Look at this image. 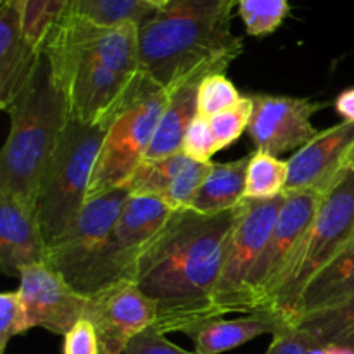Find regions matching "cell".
Masks as SVG:
<instances>
[{"label": "cell", "mask_w": 354, "mask_h": 354, "mask_svg": "<svg viewBox=\"0 0 354 354\" xmlns=\"http://www.w3.org/2000/svg\"><path fill=\"white\" fill-rule=\"evenodd\" d=\"M239 206L203 214L178 209L137 261L133 283L158 306L154 328L190 334L220 318L214 290L220 282Z\"/></svg>", "instance_id": "1"}, {"label": "cell", "mask_w": 354, "mask_h": 354, "mask_svg": "<svg viewBox=\"0 0 354 354\" xmlns=\"http://www.w3.org/2000/svg\"><path fill=\"white\" fill-rule=\"evenodd\" d=\"M137 23L102 26L64 14L44 44L69 116L83 123L113 120L142 76Z\"/></svg>", "instance_id": "2"}, {"label": "cell", "mask_w": 354, "mask_h": 354, "mask_svg": "<svg viewBox=\"0 0 354 354\" xmlns=\"http://www.w3.org/2000/svg\"><path fill=\"white\" fill-rule=\"evenodd\" d=\"M237 0H169L138 28L140 66L168 88L197 69L227 73L241 55L242 38L230 30Z\"/></svg>", "instance_id": "3"}, {"label": "cell", "mask_w": 354, "mask_h": 354, "mask_svg": "<svg viewBox=\"0 0 354 354\" xmlns=\"http://www.w3.org/2000/svg\"><path fill=\"white\" fill-rule=\"evenodd\" d=\"M0 154V192L37 204L38 190L69 121V106L41 48L37 68L12 106Z\"/></svg>", "instance_id": "4"}, {"label": "cell", "mask_w": 354, "mask_h": 354, "mask_svg": "<svg viewBox=\"0 0 354 354\" xmlns=\"http://www.w3.org/2000/svg\"><path fill=\"white\" fill-rule=\"evenodd\" d=\"M109 124V121L88 124L69 118L37 197L38 220L47 245L68 230L85 204Z\"/></svg>", "instance_id": "5"}, {"label": "cell", "mask_w": 354, "mask_h": 354, "mask_svg": "<svg viewBox=\"0 0 354 354\" xmlns=\"http://www.w3.org/2000/svg\"><path fill=\"white\" fill-rule=\"evenodd\" d=\"M354 242V169L346 168L322 196L299 256L277 290L268 311L294 324L308 283Z\"/></svg>", "instance_id": "6"}, {"label": "cell", "mask_w": 354, "mask_h": 354, "mask_svg": "<svg viewBox=\"0 0 354 354\" xmlns=\"http://www.w3.org/2000/svg\"><path fill=\"white\" fill-rule=\"evenodd\" d=\"M168 102V90L142 71L137 86L111 120L100 147L88 197L128 185L149 151Z\"/></svg>", "instance_id": "7"}, {"label": "cell", "mask_w": 354, "mask_h": 354, "mask_svg": "<svg viewBox=\"0 0 354 354\" xmlns=\"http://www.w3.org/2000/svg\"><path fill=\"white\" fill-rule=\"evenodd\" d=\"M173 214L175 209L162 201L130 194L109 237L71 286L90 297L120 283H133L138 258Z\"/></svg>", "instance_id": "8"}, {"label": "cell", "mask_w": 354, "mask_h": 354, "mask_svg": "<svg viewBox=\"0 0 354 354\" xmlns=\"http://www.w3.org/2000/svg\"><path fill=\"white\" fill-rule=\"evenodd\" d=\"M283 201L286 194L273 199H244L239 204L227 258L213 297L220 317L227 313H252L249 283L272 235Z\"/></svg>", "instance_id": "9"}, {"label": "cell", "mask_w": 354, "mask_h": 354, "mask_svg": "<svg viewBox=\"0 0 354 354\" xmlns=\"http://www.w3.org/2000/svg\"><path fill=\"white\" fill-rule=\"evenodd\" d=\"M320 199L322 196L313 192L286 194L275 227L249 283L252 313L268 311L272 306L277 290L289 277L299 256L304 239L320 206Z\"/></svg>", "instance_id": "10"}, {"label": "cell", "mask_w": 354, "mask_h": 354, "mask_svg": "<svg viewBox=\"0 0 354 354\" xmlns=\"http://www.w3.org/2000/svg\"><path fill=\"white\" fill-rule=\"evenodd\" d=\"M130 194L123 185L88 197L68 230L48 244L45 263L71 283L109 237Z\"/></svg>", "instance_id": "11"}, {"label": "cell", "mask_w": 354, "mask_h": 354, "mask_svg": "<svg viewBox=\"0 0 354 354\" xmlns=\"http://www.w3.org/2000/svg\"><path fill=\"white\" fill-rule=\"evenodd\" d=\"M83 318L93 325L100 354H123L128 342L154 327L158 306L137 283H120L86 299Z\"/></svg>", "instance_id": "12"}, {"label": "cell", "mask_w": 354, "mask_h": 354, "mask_svg": "<svg viewBox=\"0 0 354 354\" xmlns=\"http://www.w3.org/2000/svg\"><path fill=\"white\" fill-rule=\"evenodd\" d=\"M252 102L254 111L248 131L256 151L279 158L289 151H299L318 133L311 118L324 104L270 93H256Z\"/></svg>", "instance_id": "13"}, {"label": "cell", "mask_w": 354, "mask_h": 354, "mask_svg": "<svg viewBox=\"0 0 354 354\" xmlns=\"http://www.w3.org/2000/svg\"><path fill=\"white\" fill-rule=\"evenodd\" d=\"M17 292L31 328L41 327L57 335H66L82 320L88 299L47 263L24 268Z\"/></svg>", "instance_id": "14"}, {"label": "cell", "mask_w": 354, "mask_h": 354, "mask_svg": "<svg viewBox=\"0 0 354 354\" xmlns=\"http://www.w3.org/2000/svg\"><path fill=\"white\" fill-rule=\"evenodd\" d=\"M354 149V121H342L318 131L287 161L286 194L313 192L324 196L348 168Z\"/></svg>", "instance_id": "15"}, {"label": "cell", "mask_w": 354, "mask_h": 354, "mask_svg": "<svg viewBox=\"0 0 354 354\" xmlns=\"http://www.w3.org/2000/svg\"><path fill=\"white\" fill-rule=\"evenodd\" d=\"M47 249L37 204L0 192V268L3 275L19 277L28 266L45 263Z\"/></svg>", "instance_id": "16"}, {"label": "cell", "mask_w": 354, "mask_h": 354, "mask_svg": "<svg viewBox=\"0 0 354 354\" xmlns=\"http://www.w3.org/2000/svg\"><path fill=\"white\" fill-rule=\"evenodd\" d=\"M211 165L213 162L196 161L185 152L161 159H144L128 182V189L137 196L162 201L175 211L187 209Z\"/></svg>", "instance_id": "17"}, {"label": "cell", "mask_w": 354, "mask_h": 354, "mask_svg": "<svg viewBox=\"0 0 354 354\" xmlns=\"http://www.w3.org/2000/svg\"><path fill=\"white\" fill-rule=\"evenodd\" d=\"M40 54L23 33V2L0 3V109L7 113L19 97Z\"/></svg>", "instance_id": "18"}, {"label": "cell", "mask_w": 354, "mask_h": 354, "mask_svg": "<svg viewBox=\"0 0 354 354\" xmlns=\"http://www.w3.org/2000/svg\"><path fill=\"white\" fill-rule=\"evenodd\" d=\"M211 69H197L183 78L176 80L168 86V102L159 120L158 130L152 137L145 159H161L182 152L183 138L187 128L190 127L199 114V85L207 75H213Z\"/></svg>", "instance_id": "19"}, {"label": "cell", "mask_w": 354, "mask_h": 354, "mask_svg": "<svg viewBox=\"0 0 354 354\" xmlns=\"http://www.w3.org/2000/svg\"><path fill=\"white\" fill-rule=\"evenodd\" d=\"M289 324L280 315L272 311H254L249 317L237 320L206 322L190 332V337L196 342L197 354H220L239 348L252 339L265 334H275Z\"/></svg>", "instance_id": "20"}, {"label": "cell", "mask_w": 354, "mask_h": 354, "mask_svg": "<svg viewBox=\"0 0 354 354\" xmlns=\"http://www.w3.org/2000/svg\"><path fill=\"white\" fill-rule=\"evenodd\" d=\"M354 297V242L328 263L306 286L296 311L299 318L341 304Z\"/></svg>", "instance_id": "21"}, {"label": "cell", "mask_w": 354, "mask_h": 354, "mask_svg": "<svg viewBox=\"0 0 354 354\" xmlns=\"http://www.w3.org/2000/svg\"><path fill=\"white\" fill-rule=\"evenodd\" d=\"M251 156L232 162H213L209 173L194 194L189 209L203 214L234 209L245 199V180Z\"/></svg>", "instance_id": "22"}, {"label": "cell", "mask_w": 354, "mask_h": 354, "mask_svg": "<svg viewBox=\"0 0 354 354\" xmlns=\"http://www.w3.org/2000/svg\"><path fill=\"white\" fill-rule=\"evenodd\" d=\"M292 325L306 332L320 346H335L354 353V297L306 315Z\"/></svg>", "instance_id": "23"}, {"label": "cell", "mask_w": 354, "mask_h": 354, "mask_svg": "<svg viewBox=\"0 0 354 354\" xmlns=\"http://www.w3.org/2000/svg\"><path fill=\"white\" fill-rule=\"evenodd\" d=\"M154 10L144 0H69L66 14L102 26H116L123 23L142 24Z\"/></svg>", "instance_id": "24"}, {"label": "cell", "mask_w": 354, "mask_h": 354, "mask_svg": "<svg viewBox=\"0 0 354 354\" xmlns=\"http://www.w3.org/2000/svg\"><path fill=\"white\" fill-rule=\"evenodd\" d=\"M289 166L277 156L256 151L251 154L245 180V199H273L286 194Z\"/></svg>", "instance_id": "25"}, {"label": "cell", "mask_w": 354, "mask_h": 354, "mask_svg": "<svg viewBox=\"0 0 354 354\" xmlns=\"http://www.w3.org/2000/svg\"><path fill=\"white\" fill-rule=\"evenodd\" d=\"M23 33L30 45L41 50L52 28L66 14L69 0H21Z\"/></svg>", "instance_id": "26"}, {"label": "cell", "mask_w": 354, "mask_h": 354, "mask_svg": "<svg viewBox=\"0 0 354 354\" xmlns=\"http://www.w3.org/2000/svg\"><path fill=\"white\" fill-rule=\"evenodd\" d=\"M237 7L251 37H266L279 30L290 9L289 0H237Z\"/></svg>", "instance_id": "27"}, {"label": "cell", "mask_w": 354, "mask_h": 354, "mask_svg": "<svg viewBox=\"0 0 354 354\" xmlns=\"http://www.w3.org/2000/svg\"><path fill=\"white\" fill-rule=\"evenodd\" d=\"M241 99V92L225 73H213L207 75L199 85V99H197L199 114L213 118L214 114L228 109Z\"/></svg>", "instance_id": "28"}, {"label": "cell", "mask_w": 354, "mask_h": 354, "mask_svg": "<svg viewBox=\"0 0 354 354\" xmlns=\"http://www.w3.org/2000/svg\"><path fill=\"white\" fill-rule=\"evenodd\" d=\"M252 111H254V102L252 95H242V99L237 104H234L228 109L214 114L211 120L214 135L220 140L221 149H227L234 142H237L242 137L251 123Z\"/></svg>", "instance_id": "29"}, {"label": "cell", "mask_w": 354, "mask_h": 354, "mask_svg": "<svg viewBox=\"0 0 354 354\" xmlns=\"http://www.w3.org/2000/svg\"><path fill=\"white\" fill-rule=\"evenodd\" d=\"M221 151L220 140L214 135L211 120L203 114H197L196 120L187 128L182 144V152L199 162H211V158Z\"/></svg>", "instance_id": "30"}, {"label": "cell", "mask_w": 354, "mask_h": 354, "mask_svg": "<svg viewBox=\"0 0 354 354\" xmlns=\"http://www.w3.org/2000/svg\"><path fill=\"white\" fill-rule=\"evenodd\" d=\"M31 330L17 290H7L0 296V354H6L7 344L16 335Z\"/></svg>", "instance_id": "31"}, {"label": "cell", "mask_w": 354, "mask_h": 354, "mask_svg": "<svg viewBox=\"0 0 354 354\" xmlns=\"http://www.w3.org/2000/svg\"><path fill=\"white\" fill-rule=\"evenodd\" d=\"M318 342H315L306 332L292 324H287L273 334V341L265 354H313Z\"/></svg>", "instance_id": "32"}, {"label": "cell", "mask_w": 354, "mask_h": 354, "mask_svg": "<svg viewBox=\"0 0 354 354\" xmlns=\"http://www.w3.org/2000/svg\"><path fill=\"white\" fill-rule=\"evenodd\" d=\"M123 354H197L196 351H185L173 342H169L159 330L154 327L140 332L128 342Z\"/></svg>", "instance_id": "33"}, {"label": "cell", "mask_w": 354, "mask_h": 354, "mask_svg": "<svg viewBox=\"0 0 354 354\" xmlns=\"http://www.w3.org/2000/svg\"><path fill=\"white\" fill-rule=\"evenodd\" d=\"M62 354H100L97 332L86 318H82V320L64 335Z\"/></svg>", "instance_id": "34"}, {"label": "cell", "mask_w": 354, "mask_h": 354, "mask_svg": "<svg viewBox=\"0 0 354 354\" xmlns=\"http://www.w3.org/2000/svg\"><path fill=\"white\" fill-rule=\"evenodd\" d=\"M335 111L344 121H354V88H348L337 95L334 102Z\"/></svg>", "instance_id": "35"}, {"label": "cell", "mask_w": 354, "mask_h": 354, "mask_svg": "<svg viewBox=\"0 0 354 354\" xmlns=\"http://www.w3.org/2000/svg\"><path fill=\"white\" fill-rule=\"evenodd\" d=\"M144 2H147L149 6L154 7V9L158 10V9H162V7H165L166 3H169V0H144Z\"/></svg>", "instance_id": "36"}, {"label": "cell", "mask_w": 354, "mask_h": 354, "mask_svg": "<svg viewBox=\"0 0 354 354\" xmlns=\"http://www.w3.org/2000/svg\"><path fill=\"white\" fill-rule=\"evenodd\" d=\"M348 168L349 169H354V149H353L351 156H349V159H348Z\"/></svg>", "instance_id": "37"}, {"label": "cell", "mask_w": 354, "mask_h": 354, "mask_svg": "<svg viewBox=\"0 0 354 354\" xmlns=\"http://www.w3.org/2000/svg\"><path fill=\"white\" fill-rule=\"evenodd\" d=\"M3 2H9V0H0V3H3Z\"/></svg>", "instance_id": "38"}]
</instances>
